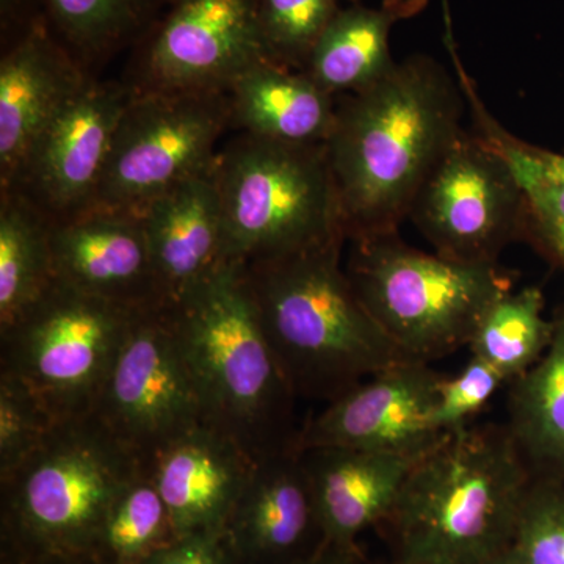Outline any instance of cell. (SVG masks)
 <instances>
[{
	"mask_svg": "<svg viewBox=\"0 0 564 564\" xmlns=\"http://www.w3.org/2000/svg\"><path fill=\"white\" fill-rule=\"evenodd\" d=\"M464 99L444 66L419 54L337 101L326 151L347 240L399 231L426 176L463 131Z\"/></svg>",
	"mask_w": 564,
	"mask_h": 564,
	"instance_id": "obj_1",
	"label": "cell"
},
{
	"mask_svg": "<svg viewBox=\"0 0 564 564\" xmlns=\"http://www.w3.org/2000/svg\"><path fill=\"white\" fill-rule=\"evenodd\" d=\"M347 237L245 263L263 332L295 395L333 402L410 361L375 322L343 267Z\"/></svg>",
	"mask_w": 564,
	"mask_h": 564,
	"instance_id": "obj_2",
	"label": "cell"
},
{
	"mask_svg": "<svg viewBox=\"0 0 564 564\" xmlns=\"http://www.w3.org/2000/svg\"><path fill=\"white\" fill-rule=\"evenodd\" d=\"M533 475L508 429L445 433L422 455L388 524L410 564H485L513 544Z\"/></svg>",
	"mask_w": 564,
	"mask_h": 564,
	"instance_id": "obj_3",
	"label": "cell"
},
{
	"mask_svg": "<svg viewBox=\"0 0 564 564\" xmlns=\"http://www.w3.org/2000/svg\"><path fill=\"white\" fill-rule=\"evenodd\" d=\"M169 311L206 423L254 462L296 448L299 397L267 339L242 267L223 263Z\"/></svg>",
	"mask_w": 564,
	"mask_h": 564,
	"instance_id": "obj_4",
	"label": "cell"
},
{
	"mask_svg": "<svg viewBox=\"0 0 564 564\" xmlns=\"http://www.w3.org/2000/svg\"><path fill=\"white\" fill-rule=\"evenodd\" d=\"M144 467L96 414L55 423L29 458L0 478L2 564L93 558L111 505Z\"/></svg>",
	"mask_w": 564,
	"mask_h": 564,
	"instance_id": "obj_5",
	"label": "cell"
},
{
	"mask_svg": "<svg viewBox=\"0 0 564 564\" xmlns=\"http://www.w3.org/2000/svg\"><path fill=\"white\" fill-rule=\"evenodd\" d=\"M226 262L245 265L347 237L325 144L242 133L218 152Z\"/></svg>",
	"mask_w": 564,
	"mask_h": 564,
	"instance_id": "obj_6",
	"label": "cell"
},
{
	"mask_svg": "<svg viewBox=\"0 0 564 564\" xmlns=\"http://www.w3.org/2000/svg\"><path fill=\"white\" fill-rule=\"evenodd\" d=\"M352 243L347 273L397 347L429 362L469 345L489 306L513 282L497 265H470L408 247L397 234Z\"/></svg>",
	"mask_w": 564,
	"mask_h": 564,
	"instance_id": "obj_7",
	"label": "cell"
},
{
	"mask_svg": "<svg viewBox=\"0 0 564 564\" xmlns=\"http://www.w3.org/2000/svg\"><path fill=\"white\" fill-rule=\"evenodd\" d=\"M141 314L57 280L0 332V373L24 384L57 422L90 414Z\"/></svg>",
	"mask_w": 564,
	"mask_h": 564,
	"instance_id": "obj_8",
	"label": "cell"
},
{
	"mask_svg": "<svg viewBox=\"0 0 564 564\" xmlns=\"http://www.w3.org/2000/svg\"><path fill=\"white\" fill-rule=\"evenodd\" d=\"M231 126L226 90L133 87L90 207L140 215L177 182L210 172L218 141Z\"/></svg>",
	"mask_w": 564,
	"mask_h": 564,
	"instance_id": "obj_9",
	"label": "cell"
},
{
	"mask_svg": "<svg viewBox=\"0 0 564 564\" xmlns=\"http://www.w3.org/2000/svg\"><path fill=\"white\" fill-rule=\"evenodd\" d=\"M408 217L436 254L497 265L505 247L525 236V196L502 154L463 129L426 176Z\"/></svg>",
	"mask_w": 564,
	"mask_h": 564,
	"instance_id": "obj_10",
	"label": "cell"
},
{
	"mask_svg": "<svg viewBox=\"0 0 564 564\" xmlns=\"http://www.w3.org/2000/svg\"><path fill=\"white\" fill-rule=\"evenodd\" d=\"M91 413L147 464L166 444L206 423L169 307L133 323Z\"/></svg>",
	"mask_w": 564,
	"mask_h": 564,
	"instance_id": "obj_11",
	"label": "cell"
},
{
	"mask_svg": "<svg viewBox=\"0 0 564 564\" xmlns=\"http://www.w3.org/2000/svg\"><path fill=\"white\" fill-rule=\"evenodd\" d=\"M265 61L258 0H173L148 33L135 88L228 90Z\"/></svg>",
	"mask_w": 564,
	"mask_h": 564,
	"instance_id": "obj_12",
	"label": "cell"
},
{
	"mask_svg": "<svg viewBox=\"0 0 564 564\" xmlns=\"http://www.w3.org/2000/svg\"><path fill=\"white\" fill-rule=\"evenodd\" d=\"M132 93L117 82H88L41 133L11 191L28 195L51 220L88 209Z\"/></svg>",
	"mask_w": 564,
	"mask_h": 564,
	"instance_id": "obj_13",
	"label": "cell"
},
{
	"mask_svg": "<svg viewBox=\"0 0 564 564\" xmlns=\"http://www.w3.org/2000/svg\"><path fill=\"white\" fill-rule=\"evenodd\" d=\"M441 381L443 377L429 362L395 364L337 397L304 423L296 448L426 451L445 434L432 426Z\"/></svg>",
	"mask_w": 564,
	"mask_h": 564,
	"instance_id": "obj_14",
	"label": "cell"
},
{
	"mask_svg": "<svg viewBox=\"0 0 564 564\" xmlns=\"http://www.w3.org/2000/svg\"><path fill=\"white\" fill-rule=\"evenodd\" d=\"M51 248L58 281L140 313L169 307L139 214L88 207L52 220Z\"/></svg>",
	"mask_w": 564,
	"mask_h": 564,
	"instance_id": "obj_15",
	"label": "cell"
},
{
	"mask_svg": "<svg viewBox=\"0 0 564 564\" xmlns=\"http://www.w3.org/2000/svg\"><path fill=\"white\" fill-rule=\"evenodd\" d=\"M90 77L46 18H35L0 62V192L17 185L32 148Z\"/></svg>",
	"mask_w": 564,
	"mask_h": 564,
	"instance_id": "obj_16",
	"label": "cell"
},
{
	"mask_svg": "<svg viewBox=\"0 0 564 564\" xmlns=\"http://www.w3.org/2000/svg\"><path fill=\"white\" fill-rule=\"evenodd\" d=\"M239 564H282L325 544L313 481L299 448L254 462L228 524Z\"/></svg>",
	"mask_w": 564,
	"mask_h": 564,
	"instance_id": "obj_17",
	"label": "cell"
},
{
	"mask_svg": "<svg viewBox=\"0 0 564 564\" xmlns=\"http://www.w3.org/2000/svg\"><path fill=\"white\" fill-rule=\"evenodd\" d=\"M177 538L225 533L254 459L228 434L202 423L147 464Z\"/></svg>",
	"mask_w": 564,
	"mask_h": 564,
	"instance_id": "obj_18",
	"label": "cell"
},
{
	"mask_svg": "<svg viewBox=\"0 0 564 564\" xmlns=\"http://www.w3.org/2000/svg\"><path fill=\"white\" fill-rule=\"evenodd\" d=\"M426 451H300L313 481L325 543L358 549L356 540L366 530L386 524L411 470Z\"/></svg>",
	"mask_w": 564,
	"mask_h": 564,
	"instance_id": "obj_19",
	"label": "cell"
},
{
	"mask_svg": "<svg viewBox=\"0 0 564 564\" xmlns=\"http://www.w3.org/2000/svg\"><path fill=\"white\" fill-rule=\"evenodd\" d=\"M140 217L169 307L226 263L214 169L177 182L144 206Z\"/></svg>",
	"mask_w": 564,
	"mask_h": 564,
	"instance_id": "obj_20",
	"label": "cell"
},
{
	"mask_svg": "<svg viewBox=\"0 0 564 564\" xmlns=\"http://www.w3.org/2000/svg\"><path fill=\"white\" fill-rule=\"evenodd\" d=\"M232 124L256 139L325 144L336 122L337 101L306 73L265 61L229 85Z\"/></svg>",
	"mask_w": 564,
	"mask_h": 564,
	"instance_id": "obj_21",
	"label": "cell"
},
{
	"mask_svg": "<svg viewBox=\"0 0 564 564\" xmlns=\"http://www.w3.org/2000/svg\"><path fill=\"white\" fill-rule=\"evenodd\" d=\"M426 3L381 0L378 7L340 9L315 43L303 73L334 98L366 90L395 66L389 50L393 25L417 17Z\"/></svg>",
	"mask_w": 564,
	"mask_h": 564,
	"instance_id": "obj_22",
	"label": "cell"
},
{
	"mask_svg": "<svg viewBox=\"0 0 564 564\" xmlns=\"http://www.w3.org/2000/svg\"><path fill=\"white\" fill-rule=\"evenodd\" d=\"M552 322L547 350L514 380L507 429L534 478L564 480V306Z\"/></svg>",
	"mask_w": 564,
	"mask_h": 564,
	"instance_id": "obj_23",
	"label": "cell"
},
{
	"mask_svg": "<svg viewBox=\"0 0 564 564\" xmlns=\"http://www.w3.org/2000/svg\"><path fill=\"white\" fill-rule=\"evenodd\" d=\"M52 220L20 191L0 202V332L24 317L55 284Z\"/></svg>",
	"mask_w": 564,
	"mask_h": 564,
	"instance_id": "obj_24",
	"label": "cell"
},
{
	"mask_svg": "<svg viewBox=\"0 0 564 564\" xmlns=\"http://www.w3.org/2000/svg\"><path fill=\"white\" fill-rule=\"evenodd\" d=\"M458 76L477 121L478 135L502 154L524 192L525 236L564 267V174L545 162L540 147L516 139L494 120L466 73L459 70Z\"/></svg>",
	"mask_w": 564,
	"mask_h": 564,
	"instance_id": "obj_25",
	"label": "cell"
},
{
	"mask_svg": "<svg viewBox=\"0 0 564 564\" xmlns=\"http://www.w3.org/2000/svg\"><path fill=\"white\" fill-rule=\"evenodd\" d=\"M173 0H43L47 24L82 63L143 39Z\"/></svg>",
	"mask_w": 564,
	"mask_h": 564,
	"instance_id": "obj_26",
	"label": "cell"
},
{
	"mask_svg": "<svg viewBox=\"0 0 564 564\" xmlns=\"http://www.w3.org/2000/svg\"><path fill=\"white\" fill-rule=\"evenodd\" d=\"M554 322L544 317V295L530 285L505 292L486 311L469 348L508 381L525 373L551 344Z\"/></svg>",
	"mask_w": 564,
	"mask_h": 564,
	"instance_id": "obj_27",
	"label": "cell"
},
{
	"mask_svg": "<svg viewBox=\"0 0 564 564\" xmlns=\"http://www.w3.org/2000/svg\"><path fill=\"white\" fill-rule=\"evenodd\" d=\"M176 538L172 516L147 466L111 505L93 558L140 564Z\"/></svg>",
	"mask_w": 564,
	"mask_h": 564,
	"instance_id": "obj_28",
	"label": "cell"
},
{
	"mask_svg": "<svg viewBox=\"0 0 564 564\" xmlns=\"http://www.w3.org/2000/svg\"><path fill=\"white\" fill-rule=\"evenodd\" d=\"M340 0H258L259 28L270 61L303 70Z\"/></svg>",
	"mask_w": 564,
	"mask_h": 564,
	"instance_id": "obj_29",
	"label": "cell"
},
{
	"mask_svg": "<svg viewBox=\"0 0 564 564\" xmlns=\"http://www.w3.org/2000/svg\"><path fill=\"white\" fill-rule=\"evenodd\" d=\"M511 549L522 564H564V480L533 477Z\"/></svg>",
	"mask_w": 564,
	"mask_h": 564,
	"instance_id": "obj_30",
	"label": "cell"
},
{
	"mask_svg": "<svg viewBox=\"0 0 564 564\" xmlns=\"http://www.w3.org/2000/svg\"><path fill=\"white\" fill-rule=\"evenodd\" d=\"M55 423L24 384L0 373V478L9 477L36 451Z\"/></svg>",
	"mask_w": 564,
	"mask_h": 564,
	"instance_id": "obj_31",
	"label": "cell"
},
{
	"mask_svg": "<svg viewBox=\"0 0 564 564\" xmlns=\"http://www.w3.org/2000/svg\"><path fill=\"white\" fill-rule=\"evenodd\" d=\"M507 381L491 364L473 356L456 377L441 381L432 414L434 432H454L470 423Z\"/></svg>",
	"mask_w": 564,
	"mask_h": 564,
	"instance_id": "obj_32",
	"label": "cell"
},
{
	"mask_svg": "<svg viewBox=\"0 0 564 564\" xmlns=\"http://www.w3.org/2000/svg\"><path fill=\"white\" fill-rule=\"evenodd\" d=\"M140 564H239L225 533H195L176 538Z\"/></svg>",
	"mask_w": 564,
	"mask_h": 564,
	"instance_id": "obj_33",
	"label": "cell"
},
{
	"mask_svg": "<svg viewBox=\"0 0 564 564\" xmlns=\"http://www.w3.org/2000/svg\"><path fill=\"white\" fill-rule=\"evenodd\" d=\"M359 560H361L359 549L339 547V545L325 543L311 555L282 564H359Z\"/></svg>",
	"mask_w": 564,
	"mask_h": 564,
	"instance_id": "obj_34",
	"label": "cell"
},
{
	"mask_svg": "<svg viewBox=\"0 0 564 564\" xmlns=\"http://www.w3.org/2000/svg\"><path fill=\"white\" fill-rule=\"evenodd\" d=\"M29 0H0V17H2L3 32L10 31L25 14Z\"/></svg>",
	"mask_w": 564,
	"mask_h": 564,
	"instance_id": "obj_35",
	"label": "cell"
},
{
	"mask_svg": "<svg viewBox=\"0 0 564 564\" xmlns=\"http://www.w3.org/2000/svg\"><path fill=\"white\" fill-rule=\"evenodd\" d=\"M541 154H543V158L545 159V162L549 163V165L554 166L556 172L564 174V155L563 154H556V152L543 150V148H541Z\"/></svg>",
	"mask_w": 564,
	"mask_h": 564,
	"instance_id": "obj_36",
	"label": "cell"
},
{
	"mask_svg": "<svg viewBox=\"0 0 564 564\" xmlns=\"http://www.w3.org/2000/svg\"><path fill=\"white\" fill-rule=\"evenodd\" d=\"M485 564H522L519 562L518 556H516L513 549H507V551L502 552V554L494 556L492 560H489L488 563Z\"/></svg>",
	"mask_w": 564,
	"mask_h": 564,
	"instance_id": "obj_37",
	"label": "cell"
},
{
	"mask_svg": "<svg viewBox=\"0 0 564 564\" xmlns=\"http://www.w3.org/2000/svg\"><path fill=\"white\" fill-rule=\"evenodd\" d=\"M63 564H106V563L98 562V560H95V558H88V560H79V562H70V563H63Z\"/></svg>",
	"mask_w": 564,
	"mask_h": 564,
	"instance_id": "obj_38",
	"label": "cell"
},
{
	"mask_svg": "<svg viewBox=\"0 0 564 564\" xmlns=\"http://www.w3.org/2000/svg\"><path fill=\"white\" fill-rule=\"evenodd\" d=\"M392 564H410V563H404V562H400V560H395V562H393Z\"/></svg>",
	"mask_w": 564,
	"mask_h": 564,
	"instance_id": "obj_39",
	"label": "cell"
}]
</instances>
